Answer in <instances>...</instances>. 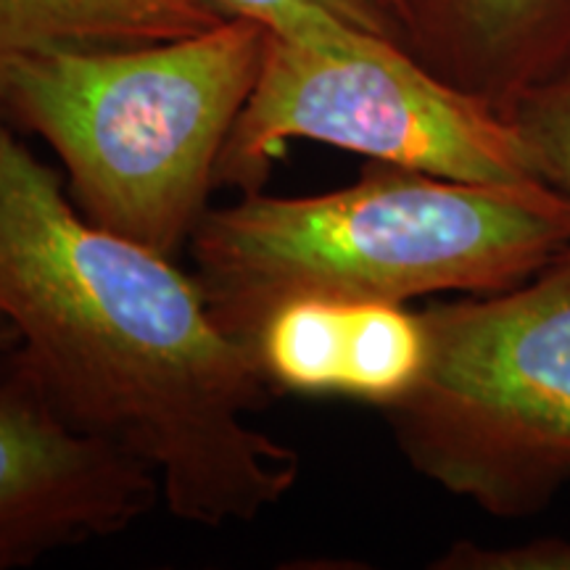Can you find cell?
I'll return each instance as SVG.
<instances>
[{
    "mask_svg": "<svg viewBox=\"0 0 570 570\" xmlns=\"http://www.w3.org/2000/svg\"><path fill=\"white\" fill-rule=\"evenodd\" d=\"M312 140L446 180H539L515 122L428 71L389 35L315 51L269 32L259 80L214 185L256 194L288 142Z\"/></svg>",
    "mask_w": 570,
    "mask_h": 570,
    "instance_id": "cell-5",
    "label": "cell"
},
{
    "mask_svg": "<svg viewBox=\"0 0 570 570\" xmlns=\"http://www.w3.org/2000/svg\"><path fill=\"white\" fill-rule=\"evenodd\" d=\"M188 248L217 323L252 344L291 296L407 304L512 288L570 248V196L541 180L462 183L373 161L348 188L209 206Z\"/></svg>",
    "mask_w": 570,
    "mask_h": 570,
    "instance_id": "cell-2",
    "label": "cell"
},
{
    "mask_svg": "<svg viewBox=\"0 0 570 570\" xmlns=\"http://www.w3.org/2000/svg\"><path fill=\"white\" fill-rule=\"evenodd\" d=\"M269 30L225 19L138 46H63L0 63V109L40 135L92 225L175 256L259 80Z\"/></svg>",
    "mask_w": 570,
    "mask_h": 570,
    "instance_id": "cell-3",
    "label": "cell"
},
{
    "mask_svg": "<svg viewBox=\"0 0 570 570\" xmlns=\"http://www.w3.org/2000/svg\"><path fill=\"white\" fill-rule=\"evenodd\" d=\"M17 346H19V338H17V333H13V327L6 325L3 320H0V354L13 352Z\"/></svg>",
    "mask_w": 570,
    "mask_h": 570,
    "instance_id": "cell-13",
    "label": "cell"
},
{
    "mask_svg": "<svg viewBox=\"0 0 570 570\" xmlns=\"http://www.w3.org/2000/svg\"><path fill=\"white\" fill-rule=\"evenodd\" d=\"M373 3L377 6V9H381L383 13H386V17L391 19V24H394V30H396V21H394V11H396V0H373ZM399 35V32H396Z\"/></svg>",
    "mask_w": 570,
    "mask_h": 570,
    "instance_id": "cell-14",
    "label": "cell"
},
{
    "mask_svg": "<svg viewBox=\"0 0 570 570\" xmlns=\"http://www.w3.org/2000/svg\"><path fill=\"white\" fill-rule=\"evenodd\" d=\"M508 117L529 148L539 180L570 196V61L525 92Z\"/></svg>",
    "mask_w": 570,
    "mask_h": 570,
    "instance_id": "cell-11",
    "label": "cell"
},
{
    "mask_svg": "<svg viewBox=\"0 0 570 570\" xmlns=\"http://www.w3.org/2000/svg\"><path fill=\"white\" fill-rule=\"evenodd\" d=\"M159 502L146 462L69 423L17 348L0 354V570L130 531Z\"/></svg>",
    "mask_w": 570,
    "mask_h": 570,
    "instance_id": "cell-6",
    "label": "cell"
},
{
    "mask_svg": "<svg viewBox=\"0 0 570 570\" xmlns=\"http://www.w3.org/2000/svg\"><path fill=\"white\" fill-rule=\"evenodd\" d=\"M394 21L428 71L504 117L570 61V0H396Z\"/></svg>",
    "mask_w": 570,
    "mask_h": 570,
    "instance_id": "cell-7",
    "label": "cell"
},
{
    "mask_svg": "<svg viewBox=\"0 0 570 570\" xmlns=\"http://www.w3.org/2000/svg\"><path fill=\"white\" fill-rule=\"evenodd\" d=\"M436 570H570V539L541 537L515 547H483L454 541L431 562Z\"/></svg>",
    "mask_w": 570,
    "mask_h": 570,
    "instance_id": "cell-12",
    "label": "cell"
},
{
    "mask_svg": "<svg viewBox=\"0 0 570 570\" xmlns=\"http://www.w3.org/2000/svg\"><path fill=\"white\" fill-rule=\"evenodd\" d=\"M223 19H248L267 27L277 38L315 48L341 51L365 35H399L391 19L373 0H198Z\"/></svg>",
    "mask_w": 570,
    "mask_h": 570,
    "instance_id": "cell-10",
    "label": "cell"
},
{
    "mask_svg": "<svg viewBox=\"0 0 570 570\" xmlns=\"http://www.w3.org/2000/svg\"><path fill=\"white\" fill-rule=\"evenodd\" d=\"M420 315L425 367L383 410L399 452L491 518L547 510L570 483V248L512 288Z\"/></svg>",
    "mask_w": 570,
    "mask_h": 570,
    "instance_id": "cell-4",
    "label": "cell"
},
{
    "mask_svg": "<svg viewBox=\"0 0 570 570\" xmlns=\"http://www.w3.org/2000/svg\"><path fill=\"white\" fill-rule=\"evenodd\" d=\"M225 21L198 0H0V63L63 46H138Z\"/></svg>",
    "mask_w": 570,
    "mask_h": 570,
    "instance_id": "cell-8",
    "label": "cell"
},
{
    "mask_svg": "<svg viewBox=\"0 0 570 570\" xmlns=\"http://www.w3.org/2000/svg\"><path fill=\"white\" fill-rule=\"evenodd\" d=\"M0 320L53 407L146 462L183 523H254L294 491L296 449L252 423L273 396L252 344L173 256L92 225L3 109Z\"/></svg>",
    "mask_w": 570,
    "mask_h": 570,
    "instance_id": "cell-1",
    "label": "cell"
},
{
    "mask_svg": "<svg viewBox=\"0 0 570 570\" xmlns=\"http://www.w3.org/2000/svg\"><path fill=\"white\" fill-rule=\"evenodd\" d=\"M354 298L302 294L275 304L252 336L262 375L273 391L346 396Z\"/></svg>",
    "mask_w": 570,
    "mask_h": 570,
    "instance_id": "cell-9",
    "label": "cell"
}]
</instances>
